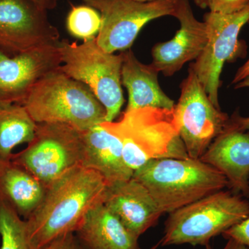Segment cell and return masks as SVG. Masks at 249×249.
Wrapping results in <instances>:
<instances>
[{
	"label": "cell",
	"mask_w": 249,
	"mask_h": 249,
	"mask_svg": "<svg viewBox=\"0 0 249 249\" xmlns=\"http://www.w3.org/2000/svg\"><path fill=\"white\" fill-rule=\"evenodd\" d=\"M107 188L100 174L82 166L49 187L40 206L25 219L31 248L78 231L90 210L104 202Z\"/></svg>",
	"instance_id": "1"
},
{
	"label": "cell",
	"mask_w": 249,
	"mask_h": 249,
	"mask_svg": "<svg viewBox=\"0 0 249 249\" xmlns=\"http://www.w3.org/2000/svg\"><path fill=\"white\" fill-rule=\"evenodd\" d=\"M163 213H170L228 187L227 178L200 160L160 159L135 170Z\"/></svg>",
	"instance_id": "2"
},
{
	"label": "cell",
	"mask_w": 249,
	"mask_h": 249,
	"mask_svg": "<svg viewBox=\"0 0 249 249\" xmlns=\"http://www.w3.org/2000/svg\"><path fill=\"white\" fill-rule=\"evenodd\" d=\"M101 125L120 141L124 162L134 173L152 160L189 158L175 125L173 109L124 111L119 121Z\"/></svg>",
	"instance_id": "3"
},
{
	"label": "cell",
	"mask_w": 249,
	"mask_h": 249,
	"mask_svg": "<svg viewBox=\"0 0 249 249\" xmlns=\"http://www.w3.org/2000/svg\"><path fill=\"white\" fill-rule=\"evenodd\" d=\"M22 106L36 124H66L83 132L106 121V109L91 90L60 68L39 81Z\"/></svg>",
	"instance_id": "4"
},
{
	"label": "cell",
	"mask_w": 249,
	"mask_h": 249,
	"mask_svg": "<svg viewBox=\"0 0 249 249\" xmlns=\"http://www.w3.org/2000/svg\"><path fill=\"white\" fill-rule=\"evenodd\" d=\"M249 217V201L219 191L169 213L160 245H209L211 239Z\"/></svg>",
	"instance_id": "5"
},
{
	"label": "cell",
	"mask_w": 249,
	"mask_h": 249,
	"mask_svg": "<svg viewBox=\"0 0 249 249\" xmlns=\"http://www.w3.org/2000/svg\"><path fill=\"white\" fill-rule=\"evenodd\" d=\"M58 47L62 59L60 71L86 85L106 109V122L114 121L124 103L123 52L119 55L108 53L98 45L96 37L81 44L64 39Z\"/></svg>",
	"instance_id": "6"
},
{
	"label": "cell",
	"mask_w": 249,
	"mask_h": 249,
	"mask_svg": "<svg viewBox=\"0 0 249 249\" xmlns=\"http://www.w3.org/2000/svg\"><path fill=\"white\" fill-rule=\"evenodd\" d=\"M83 149L81 131L66 124L38 123L27 147L11 160L48 188L82 166Z\"/></svg>",
	"instance_id": "7"
},
{
	"label": "cell",
	"mask_w": 249,
	"mask_h": 249,
	"mask_svg": "<svg viewBox=\"0 0 249 249\" xmlns=\"http://www.w3.org/2000/svg\"><path fill=\"white\" fill-rule=\"evenodd\" d=\"M174 121L188 157L199 160L229 124L227 113L216 107L194 71L181 84V95L173 108Z\"/></svg>",
	"instance_id": "8"
},
{
	"label": "cell",
	"mask_w": 249,
	"mask_h": 249,
	"mask_svg": "<svg viewBox=\"0 0 249 249\" xmlns=\"http://www.w3.org/2000/svg\"><path fill=\"white\" fill-rule=\"evenodd\" d=\"M249 5L231 14L208 12L204 22L207 29L208 42L202 53L190 67L196 73L209 98L219 108L220 76L224 64L246 55V44L239 40L241 29L248 24Z\"/></svg>",
	"instance_id": "9"
},
{
	"label": "cell",
	"mask_w": 249,
	"mask_h": 249,
	"mask_svg": "<svg viewBox=\"0 0 249 249\" xmlns=\"http://www.w3.org/2000/svg\"><path fill=\"white\" fill-rule=\"evenodd\" d=\"M97 10L101 25L96 36L100 47L114 53L127 50L147 23L164 16H174L178 0H155L139 2L134 0H82Z\"/></svg>",
	"instance_id": "10"
},
{
	"label": "cell",
	"mask_w": 249,
	"mask_h": 249,
	"mask_svg": "<svg viewBox=\"0 0 249 249\" xmlns=\"http://www.w3.org/2000/svg\"><path fill=\"white\" fill-rule=\"evenodd\" d=\"M60 33L47 11L29 0H0V49L14 54L57 45Z\"/></svg>",
	"instance_id": "11"
},
{
	"label": "cell",
	"mask_w": 249,
	"mask_h": 249,
	"mask_svg": "<svg viewBox=\"0 0 249 249\" xmlns=\"http://www.w3.org/2000/svg\"><path fill=\"white\" fill-rule=\"evenodd\" d=\"M62 64L58 44L40 46L13 57L0 49V103L22 105L35 85Z\"/></svg>",
	"instance_id": "12"
},
{
	"label": "cell",
	"mask_w": 249,
	"mask_h": 249,
	"mask_svg": "<svg viewBox=\"0 0 249 249\" xmlns=\"http://www.w3.org/2000/svg\"><path fill=\"white\" fill-rule=\"evenodd\" d=\"M173 17L179 21L180 29L171 40L157 43L152 50L151 65L167 77L199 58L208 42L206 24L196 19L188 0H178Z\"/></svg>",
	"instance_id": "13"
},
{
	"label": "cell",
	"mask_w": 249,
	"mask_h": 249,
	"mask_svg": "<svg viewBox=\"0 0 249 249\" xmlns=\"http://www.w3.org/2000/svg\"><path fill=\"white\" fill-rule=\"evenodd\" d=\"M227 178L232 193L249 197V134L228 124L199 159Z\"/></svg>",
	"instance_id": "14"
},
{
	"label": "cell",
	"mask_w": 249,
	"mask_h": 249,
	"mask_svg": "<svg viewBox=\"0 0 249 249\" xmlns=\"http://www.w3.org/2000/svg\"><path fill=\"white\" fill-rule=\"evenodd\" d=\"M103 203L139 237L157 225L163 214L147 188L133 177L108 186Z\"/></svg>",
	"instance_id": "15"
},
{
	"label": "cell",
	"mask_w": 249,
	"mask_h": 249,
	"mask_svg": "<svg viewBox=\"0 0 249 249\" xmlns=\"http://www.w3.org/2000/svg\"><path fill=\"white\" fill-rule=\"evenodd\" d=\"M83 149L82 167L100 174L108 186L127 181L134 171L124 162L122 145L114 134L101 124L82 132Z\"/></svg>",
	"instance_id": "16"
},
{
	"label": "cell",
	"mask_w": 249,
	"mask_h": 249,
	"mask_svg": "<svg viewBox=\"0 0 249 249\" xmlns=\"http://www.w3.org/2000/svg\"><path fill=\"white\" fill-rule=\"evenodd\" d=\"M123 52L121 83L128 91V103L124 111L145 107L173 109L175 101L160 88V72L150 65H145L136 58L131 49Z\"/></svg>",
	"instance_id": "17"
},
{
	"label": "cell",
	"mask_w": 249,
	"mask_h": 249,
	"mask_svg": "<svg viewBox=\"0 0 249 249\" xmlns=\"http://www.w3.org/2000/svg\"><path fill=\"white\" fill-rule=\"evenodd\" d=\"M76 233L83 249H141L138 236L103 202L90 210Z\"/></svg>",
	"instance_id": "18"
},
{
	"label": "cell",
	"mask_w": 249,
	"mask_h": 249,
	"mask_svg": "<svg viewBox=\"0 0 249 249\" xmlns=\"http://www.w3.org/2000/svg\"><path fill=\"white\" fill-rule=\"evenodd\" d=\"M47 188L12 160L0 161V199L27 219L40 206Z\"/></svg>",
	"instance_id": "19"
},
{
	"label": "cell",
	"mask_w": 249,
	"mask_h": 249,
	"mask_svg": "<svg viewBox=\"0 0 249 249\" xmlns=\"http://www.w3.org/2000/svg\"><path fill=\"white\" fill-rule=\"evenodd\" d=\"M36 125L22 105L0 103V161L11 160L15 147L30 142Z\"/></svg>",
	"instance_id": "20"
},
{
	"label": "cell",
	"mask_w": 249,
	"mask_h": 249,
	"mask_svg": "<svg viewBox=\"0 0 249 249\" xmlns=\"http://www.w3.org/2000/svg\"><path fill=\"white\" fill-rule=\"evenodd\" d=\"M0 249H32L27 222L7 203L0 199Z\"/></svg>",
	"instance_id": "21"
},
{
	"label": "cell",
	"mask_w": 249,
	"mask_h": 249,
	"mask_svg": "<svg viewBox=\"0 0 249 249\" xmlns=\"http://www.w3.org/2000/svg\"><path fill=\"white\" fill-rule=\"evenodd\" d=\"M67 29L73 37L85 40L96 37L101 25V14L88 5L72 6L66 20Z\"/></svg>",
	"instance_id": "22"
},
{
	"label": "cell",
	"mask_w": 249,
	"mask_h": 249,
	"mask_svg": "<svg viewBox=\"0 0 249 249\" xmlns=\"http://www.w3.org/2000/svg\"><path fill=\"white\" fill-rule=\"evenodd\" d=\"M201 9L210 12L231 14L239 12L249 5V0H193Z\"/></svg>",
	"instance_id": "23"
},
{
	"label": "cell",
	"mask_w": 249,
	"mask_h": 249,
	"mask_svg": "<svg viewBox=\"0 0 249 249\" xmlns=\"http://www.w3.org/2000/svg\"><path fill=\"white\" fill-rule=\"evenodd\" d=\"M222 235L226 239H232L249 249V217L226 231Z\"/></svg>",
	"instance_id": "24"
},
{
	"label": "cell",
	"mask_w": 249,
	"mask_h": 249,
	"mask_svg": "<svg viewBox=\"0 0 249 249\" xmlns=\"http://www.w3.org/2000/svg\"><path fill=\"white\" fill-rule=\"evenodd\" d=\"M39 249H83L74 233L60 236Z\"/></svg>",
	"instance_id": "25"
},
{
	"label": "cell",
	"mask_w": 249,
	"mask_h": 249,
	"mask_svg": "<svg viewBox=\"0 0 249 249\" xmlns=\"http://www.w3.org/2000/svg\"><path fill=\"white\" fill-rule=\"evenodd\" d=\"M246 88H249V76L242 80L240 83L235 85V89ZM229 124L233 128L247 132L249 134V117H243L240 115L238 111H236L232 114L231 117H230Z\"/></svg>",
	"instance_id": "26"
},
{
	"label": "cell",
	"mask_w": 249,
	"mask_h": 249,
	"mask_svg": "<svg viewBox=\"0 0 249 249\" xmlns=\"http://www.w3.org/2000/svg\"><path fill=\"white\" fill-rule=\"evenodd\" d=\"M249 24V20L248 22ZM249 76V58L247 62L240 67L236 72L235 76L232 81V84L235 85L240 83L242 80L245 79L247 76Z\"/></svg>",
	"instance_id": "27"
},
{
	"label": "cell",
	"mask_w": 249,
	"mask_h": 249,
	"mask_svg": "<svg viewBox=\"0 0 249 249\" xmlns=\"http://www.w3.org/2000/svg\"><path fill=\"white\" fill-rule=\"evenodd\" d=\"M29 1L37 5L41 9L47 11L49 10L55 9L60 0H29Z\"/></svg>",
	"instance_id": "28"
},
{
	"label": "cell",
	"mask_w": 249,
	"mask_h": 249,
	"mask_svg": "<svg viewBox=\"0 0 249 249\" xmlns=\"http://www.w3.org/2000/svg\"><path fill=\"white\" fill-rule=\"evenodd\" d=\"M223 249H248L245 245L232 239H229L227 245Z\"/></svg>",
	"instance_id": "29"
},
{
	"label": "cell",
	"mask_w": 249,
	"mask_h": 249,
	"mask_svg": "<svg viewBox=\"0 0 249 249\" xmlns=\"http://www.w3.org/2000/svg\"><path fill=\"white\" fill-rule=\"evenodd\" d=\"M134 1H139V2H148V1H155V0H134Z\"/></svg>",
	"instance_id": "30"
},
{
	"label": "cell",
	"mask_w": 249,
	"mask_h": 249,
	"mask_svg": "<svg viewBox=\"0 0 249 249\" xmlns=\"http://www.w3.org/2000/svg\"><path fill=\"white\" fill-rule=\"evenodd\" d=\"M160 242H159V243L156 244V245L152 246L151 248L149 249H157V248H158L159 246H160Z\"/></svg>",
	"instance_id": "31"
},
{
	"label": "cell",
	"mask_w": 249,
	"mask_h": 249,
	"mask_svg": "<svg viewBox=\"0 0 249 249\" xmlns=\"http://www.w3.org/2000/svg\"><path fill=\"white\" fill-rule=\"evenodd\" d=\"M206 249H213L212 248V247H211V245H210V244L209 245H207L206 246Z\"/></svg>",
	"instance_id": "32"
}]
</instances>
